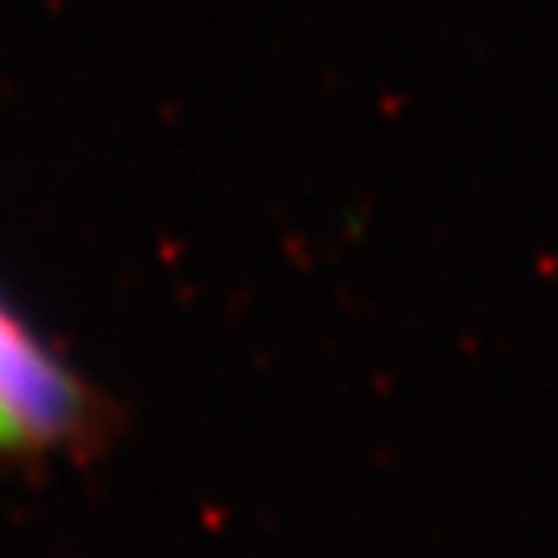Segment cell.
<instances>
[{"label":"cell","mask_w":558,"mask_h":558,"mask_svg":"<svg viewBox=\"0 0 558 558\" xmlns=\"http://www.w3.org/2000/svg\"><path fill=\"white\" fill-rule=\"evenodd\" d=\"M78 415L70 376L0 306V450L54 442Z\"/></svg>","instance_id":"1"}]
</instances>
